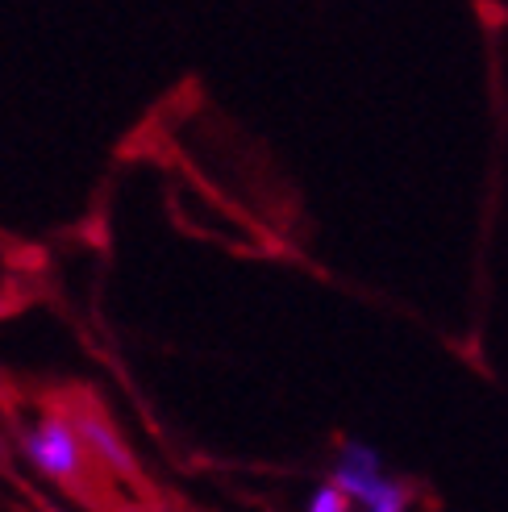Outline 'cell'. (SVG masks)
I'll list each match as a JSON object with an SVG mask.
<instances>
[{
  "mask_svg": "<svg viewBox=\"0 0 508 512\" xmlns=\"http://www.w3.org/2000/svg\"><path fill=\"white\" fill-rule=\"evenodd\" d=\"M17 450H21L25 463L34 467L38 479L55 483V488H67V492L84 488L92 454L80 438V429H75L71 408H46L38 421H30L21 429Z\"/></svg>",
  "mask_w": 508,
  "mask_h": 512,
  "instance_id": "6da1fadb",
  "label": "cell"
},
{
  "mask_svg": "<svg viewBox=\"0 0 508 512\" xmlns=\"http://www.w3.org/2000/svg\"><path fill=\"white\" fill-rule=\"evenodd\" d=\"M329 479L350 492L354 508H371V512L413 508V488L384 467V458H379L375 446H367L359 438H346L338 446V463H334V471H329Z\"/></svg>",
  "mask_w": 508,
  "mask_h": 512,
  "instance_id": "7a4b0ae2",
  "label": "cell"
},
{
  "mask_svg": "<svg viewBox=\"0 0 508 512\" xmlns=\"http://www.w3.org/2000/svg\"><path fill=\"white\" fill-rule=\"evenodd\" d=\"M71 417H75V429H80V438L92 454V463H100L113 475H134L138 471L134 450L125 446V438L113 429V421L100 413V408H71Z\"/></svg>",
  "mask_w": 508,
  "mask_h": 512,
  "instance_id": "3957f363",
  "label": "cell"
},
{
  "mask_svg": "<svg viewBox=\"0 0 508 512\" xmlns=\"http://www.w3.org/2000/svg\"><path fill=\"white\" fill-rule=\"evenodd\" d=\"M309 512H350L354 508V500H350V492L346 488H338L334 479H325L321 488L309 496V504H304Z\"/></svg>",
  "mask_w": 508,
  "mask_h": 512,
  "instance_id": "277c9868",
  "label": "cell"
}]
</instances>
